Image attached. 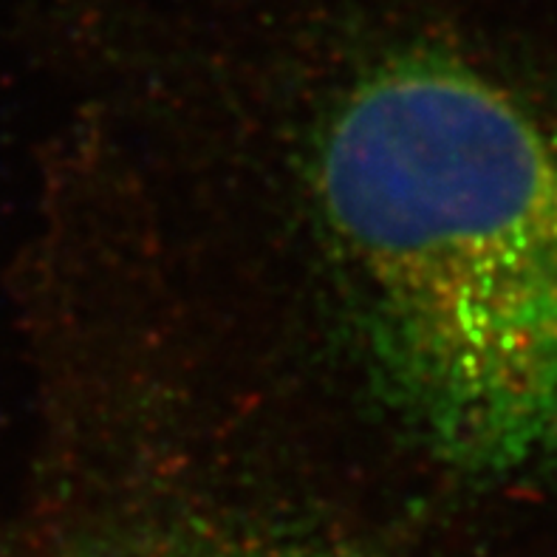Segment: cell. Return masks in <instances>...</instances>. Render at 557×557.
I'll use <instances>...</instances> for the list:
<instances>
[{
	"label": "cell",
	"instance_id": "obj_1",
	"mask_svg": "<svg viewBox=\"0 0 557 557\" xmlns=\"http://www.w3.org/2000/svg\"><path fill=\"white\" fill-rule=\"evenodd\" d=\"M320 212L374 366L413 433L487 479L557 465V131L447 51L343 94Z\"/></svg>",
	"mask_w": 557,
	"mask_h": 557
},
{
	"label": "cell",
	"instance_id": "obj_2",
	"mask_svg": "<svg viewBox=\"0 0 557 557\" xmlns=\"http://www.w3.org/2000/svg\"><path fill=\"white\" fill-rule=\"evenodd\" d=\"M162 557V555H156ZM164 557H295V555H275V552H240V549H190V552H170Z\"/></svg>",
	"mask_w": 557,
	"mask_h": 557
}]
</instances>
